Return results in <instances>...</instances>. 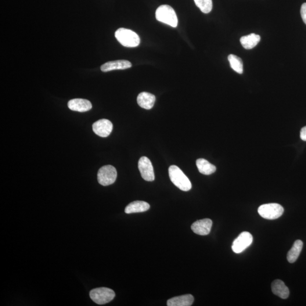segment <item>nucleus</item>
Segmentation results:
<instances>
[{"mask_svg":"<svg viewBox=\"0 0 306 306\" xmlns=\"http://www.w3.org/2000/svg\"><path fill=\"white\" fill-rule=\"evenodd\" d=\"M283 208L276 203L266 204L258 208V213L261 217L267 219L279 218L283 213Z\"/></svg>","mask_w":306,"mask_h":306,"instance_id":"obj_5","label":"nucleus"},{"mask_svg":"<svg viewBox=\"0 0 306 306\" xmlns=\"http://www.w3.org/2000/svg\"><path fill=\"white\" fill-rule=\"evenodd\" d=\"M253 242V236L250 233L244 232L237 236L232 245V250L236 254L242 253Z\"/></svg>","mask_w":306,"mask_h":306,"instance_id":"obj_7","label":"nucleus"},{"mask_svg":"<svg viewBox=\"0 0 306 306\" xmlns=\"http://www.w3.org/2000/svg\"><path fill=\"white\" fill-rule=\"evenodd\" d=\"M301 14L302 20L306 24V2L303 3L301 6Z\"/></svg>","mask_w":306,"mask_h":306,"instance_id":"obj_22","label":"nucleus"},{"mask_svg":"<svg viewBox=\"0 0 306 306\" xmlns=\"http://www.w3.org/2000/svg\"><path fill=\"white\" fill-rule=\"evenodd\" d=\"M90 297L96 304L104 305L113 301L115 297V293L109 288L99 287L91 290Z\"/></svg>","mask_w":306,"mask_h":306,"instance_id":"obj_4","label":"nucleus"},{"mask_svg":"<svg viewBox=\"0 0 306 306\" xmlns=\"http://www.w3.org/2000/svg\"><path fill=\"white\" fill-rule=\"evenodd\" d=\"M272 292L281 298L286 299L289 296V290L285 284L280 280H276L272 284Z\"/></svg>","mask_w":306,"mask_h":306,"instance_id":"obj_16","label":"nucleus"},{"mask_svg":"<svg viewBox=\"0 0 306 306\" xmlns=\"http://www.w3.org/2000/svg\"><path fill=\"white\" fill-rule=\"evenodd\" d=\"M100 185L107 186L113 185L117 178V171L113 165H107L100 168L97 175Z\"/></svg>","mask_w":306,"mask_h":306,"instance_id":"obj_6","label":"nucleus"},{"mask_svg":"<svg viewBox=\"0 0 306 306\" xmlns=\"http://www.w3.org/2000/svg\"><path fill=\"white\" fill-rule=\"evenodd\" d=\"M303 246L304 243L301 240H297L294 242L292 248L288 252L287 255V260L290 263H293L296 261L301 253Z\"/></svg>","mask_w":306,"mask_h":306,"instance_id":"obj_19","label":"nucleus"},{"mask_svg":"<svg viewBox=\"0 0 306 306\" xmlns=\"http://www.w3.org/2000/svg\"><path fill=\"white\" fill-rule=\"evenodd\" d=\"M213 222L210 219H200L194 222L191 226L192 231L200 235H207L210 233Z\"/></svg>","mask_w":306,"mask_h":306,"instance_id":"obj_10","label":"nucleus"},{"mask_svg":"<svg viewBox=\"0 0 306 306\" xmlns=\"http://www.w3.org/2000/svg\"><path fill=\"white\" fill-rule=\"evenodd\" d=\"M230 66L232 69L237 73L242 74L243 72V64L240 57L235 55H230L228 56Z\"/></svg>","mask_w":306,"mask_h":306,"instance_id":"obj_20","label":"nucleus"},{"mask_svg":"<svg viewBox=\"0 0 306 306\" xmlns=\"http://www.w3.org/2000/svg\"><path fill=\"white\" fill-rule=\"evenodd\" d=\"M194 302V298L191 294L183 295L168 300L167 302L168 306H190Z\"/></svg>","mask_w":306,"mask_h":306,"instance_id":"obj_15","label":"nucleus"},{"mask_svg":"<svg viewBox=\"0 0 306 306\" xmlns=\"http://www.w3.org/2000/svg\"><path fill=\"white\" fill-rule=\"evenodd\" d=\"M113 125L107 119H101L94 122L93 125V131L96 135L102 138H107L112 132Z\"/></svg>","mask_w":306,"mask_h":306,"instance_id":"obj_9","label":"nucleus"},{"mask_svg":"<svg viewBox=\"0 0 306 306\" xmlns=\"http://www.w3.org/2000/svg\"><path fill=\"white\" fill-rule=\"evenodd\" d=\"M150 205L143 201H135L129 204L125 209V213H141L148 211Z\"/></svg>","mask_w":306,"mask_h":306,"instance_id":"obj_14","label":"nucleus"},{"mask_svg":"<svg viewBox=\"0 0 306 306\" xmlns=\"http://www.w3.org/2000/svg\"><path fill=\"white\" fill-rule=\"evenodd\" d=\"M156 19L172 27L178 26V20L175 11L171 6L163 5L158 7L156 12Z\"/></svg>","mask_w":306,"mask_h":306,"instance_id":"obj_3","label":"nucleus"},{"mask_svg":"<svg viewBox=\"0 0 306 306\" xmlns=\"http://www.w3.org/2000/svg\"><path fill=\"white\" fill-rule=\"evenodd\" d=\"M196 5L205 14L210 13L213 9L212 0H194Z\"/></svg>","mask_w":306,"mask_h":306,"instance_id":"obj_21","label":"nucleus"},{"mask_svg":"<svg viewBox=\"0 0 306 306\" xmlns=\"http://www.w3.org/2000/svg\"><path fill=\"white\" fill-rule=\"evenodd\" d=\"M168 174L171 181L178 188L183 191H188L192 188V184L183 172L176 165H171L168 168Z\"/></svg>","mask_w":306,"mask_h":306,"instance_id":"obj_1","label":"nucleus"},{"mask_svg":"<svg viewBox=\"0 0 306 306\" xmlns=\"http://www.w3.org/2000/svg\"><path fill=\"white\" fill-rule=\"evenodd\" d=\"M137 101L139 105L143 109L150 110L152 109L156 102V96L152 94L142 92L139 94Z\"/></svg>","mask_w":306,"mask_h":306,"instance_id":"obj_13","label":"nucleus"},{"mask_svg":"<svg viewBox=\"0 0 306 306\" xmlns=\"http://www.w3.org/2000/svg\"><path fill=\"white\" fill-rule=\"evenodd\" d=\"M115 38L126 47H136L140 45L139 36L135 32L125 28H120L115 32Z\"/></svg>","mask_w":306,"mask_h":306,"instance_id":"obj_2","label":"nucleus"},{"mask_svg":"<svg viewBox=\"0 0 306 306\" xmlns=\"http://www.w3.org/2000/svg\"><path fill=\"white\" fill-rule=\"evenodd\" d=\"M301 139L303 141H306V127L302 128L300 133Z\"/></svg>","mask_w":306,"mask_h":306,"instance_id":"obj_23","label":"nucleus"},{"mask_svg":"<svg viewBox=\"0 0 306 306\" xmlns=\"http://www.w3.org/2000/svg\"><path fill=\"white\" fill-rule=\"evenodd\" d=\"M196 165L201 174L205 175H211L216 171V167L203 158H200L196 161Z\"/></svg>","mask_w":306,"mask_h":306,"instance_id":"obj_18","label":"nucleus"},{"mask_svg":"<svg viewBox=\"0 0 306 306\" xmlns=\"http://www.w3.org/2000/svg\"><path fill=\"white\" fill-rule=\"evenodd\" d=\"M68 106L72 111L84 113L91 110L92 104L88 100L84 99H73L68 103Z\"/></svg>","mask_w":306,"mask_h":306,"instance_id":"obj_12","label":"nucleus"},{"mask_svg":"<svg viewBox=\"0 0 306 306\" xmlns=\"http://www.w3.org/2000/svg\"><path fill=\"white\" fill-rule=\"evenodd\" d=\"M132 67V64L129 61L120 60L109 61L102 65L100 70L103 72L110 71L114 70H124Z\"/></svg>","mask_w":306,"mask_h":306,"instance_id":"obj_11","label":"nucleus"},{"mask_svg":"<svg viewBox=\"0 0 306 306\" xmlns=\"http://www.w3.org/2000/svg\"><path fill=\"white\" fill-rule=\"evenodd\" d=\"M260 39V35L253 33L244 36L240 38V42L245 49H251L258 45Z\"/></svg>","mask_w":306,"mask_h":306,"instance_id":"obj_17","label":"nucleus"},{"mask_svg":"<svg viewBox=\"0 0 306 306\" xmlns=\"http://www.w3.org/2000/svg\"><path fill=\"white\" fill-rule=\"evenodd\" d=\"M139 169L142 178L147 182H153L155 179L154 169L148 158L142 157L139 161Z\"/></svg>","mask_w":306,"mask_h":306,"instance_id":"obj_8","label":"nucleus"}]
</instances>
